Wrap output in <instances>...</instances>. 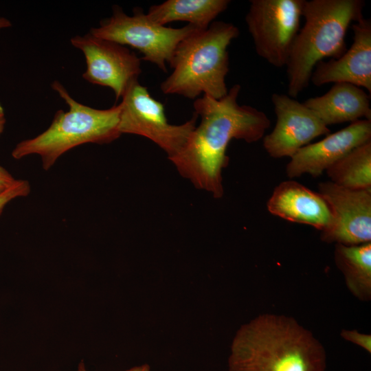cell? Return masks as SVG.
Instances as JSON below:
<instances>
[{"label": "cell", "mask_w": 371, "mask_h": 371, "mask_svg": "<svg viewBox=\"0 0 371 371\" xmlns=\"http://www.w3.org/2000/svg\"><path fill=\"white\" fill-rule=\"evenodd\" d=\"M240 89V85H234L219 100L207 95L196 99L194 113L201 117V122L183 147L168 158L196 188L217 199L223 195L222 170L229 163L226 151L229 142L233 139L256 142L271 125L263 111L238 104Z\"/></svg>", "instance_id": "cell-1"}, {"label": "cell", "mask_w": 371, "mask_h": 371, "mask_svg": "<svg viewBox=\"0 0 371 371\" xmlns=\"http://www.w3.org/2000/svg\"><path fill=\"white\" fill-rule=\"evenodd\" d=\"M322 344L295 319L263 313L236 331L228 371H325Z\"/></svg>", "instance_id": "cell-2"}, {"label": "cell", "mask_w": 371, "mask_h": 371, "mask_svg": "<svg viewBox=\"0 0 371 371\" xmlns=\"http://www.w3.org/2000/svg\"><path fill=\"white\" fill-rule=\"evenodd\" d=\"M362 0L305 1V22L293 41L288 61V95L296 98L310 82L316 65L338 58L346 51L349 25L363 18Z\"/></svg>", "instance_id": "cell-3"}, {"label": "cell", "mask_w": 371, "mask_h": 371, "mask_svg": "<svg viewBox=\"0 0 371 371\" xmlns=\"http://www.w3.org/2000/svg\"><path fill=\"white\" fill-rule=\"evenodd\" d=\"M239 35L233 23L214 21L207 29L196 30L182 40L169 63L171 74L160 85L165 94L195 99L201 93L219 100L228 92L227 47Z\"/></svg>", "instance_id": "cell-4"}, {"label": "cell", "mask_w": 371, "mask_h": 371, "mask_svg": "<svg viewBox=\"0 0 371 371\" xmlns=\"http://www.w3.org/2000/svg\"><path fill=\"white\" fill-rule=\"evenodd\" d=\"M52 89L68 105L58 111L50 126L34 138L20 142L12 151L14 159L38 155L42 167L48 170L64 153L87 143L107 144L117 139L120 104L98 109L74 100L64 86L55 80Z\"/></svg>", "instance_id": "cell-5"}, {"label": "cell", "mask_w": 371, "mask_h": 371, "mask_svg": "<svg viewBox=\"0 0 371 371\" xmlns=\"http://www.w3.org/2000/svg\"><path fill=\"white\" fill-rule=\"evenodd\" d=\"M196 30H199L190 24L181 28L156 24L142 8H134L133 16H128L120 7L114 6L111 16L101 21L89 33L137 49L143 54L142 60L166 72V64L170 62L179 43Z\"/></svg>", "instance_id": "cell-6"}, {"label": "cell", "mask_w": 371, "mask_h": 371, "mask_svg": "<svg viewBox=\"0 0 371 371\" xmlns=\"http://www.w3.org/2000/svg\"><path fill=\"white\" fill-rule=\"evenodd\" d=\"M119 131L122 134L145 137L158 145L168 155H175L184 145L196 126L198 115L182 124L168 122L164 105L153 98L148 89L137 80L132 82L122 97Z\"/></svg>", "instance_id": "cell-7"}, {"label": "cell", "mask_w": 371, "mask_h": 371, "mask_svg": "<svg viewBox=\"0 0 371 371\" xmlns=\"http://www.w3.org/2000/svg\"><path fill=\"white\" fill-rule=\"evenodd\" d=\"M305 0H251L245 16L258 56L276 67L286 66L300 30Z\"/></svg>", "instance_id": "cell-8"}, {"label": "cell", "mask_w": 371, "mask_h": 371, "mask_svg": "<svg viewBox=\"0 0 371 371\" xmlns=\"http://www.w3.org/2000/svg\"><path fill=\"white\" fill-rule=\"evenodd\" d=\"M317 188L330 212L321 240L348 246L371 243V190L348 189L331 181L321 182Z\"/></svg>", "instance_id": "cell-9"}, {"label": "cell", "mask_w": 371, "mask_h": 371, "mask_svg": "<svg viewBox=\"0 0 371 371\" xmlns=\"http://www.w3.org/2000/svg\"><path fill=\"white\" fill-rule=\"evenodd\" d=\"M70 41L85 56L83 78L90 83L109 87L116 100L122 97L129 85L142 73L141 60L126 46L89 32L75 36Z\"/></svg>", "instance_id": "cell-10"}, {"label": "cell", "mask_w": 371, "mask_h": 371, "mask_svg": "<svg viewBox=\"0 0 371 371\" xmlns=\"http://www.w3.org/2000/svg\"><path fill=\"white\" fill-rule=\"evenodd\" d=\"M277 121L273 131L263 138V147L273 158L291 157L313 139L330 131L303 102L288 95L271 96Z\"/></svg>", "instance_id": "cell-11"}, {"label": "cell", "mask_w": 371, "mask_h": 371, "mask_svg": "<svg viewBox=\"0 0 371 371\" xmlns=\"http://www.w3.org/2000/svg\"><path fill=\"white\" fill-rule=\"evenodd\" d=\"M371 141V120L362 119L330 133L323 139L299 149L286 166L292 179L308 174L320 176L330 166L355 148Z\"/></svg>", "instance_id": "cell-12"}, {"label": "cell", "mask_w": 371, "mask_h": 371, "mask_svg": "<svg viewBox=\"0 0 371 371\" xmlns=\"http://www.w3.org/2000/svg\"><path fill=\"white\" fill-rule=\"evenodd\" d=\"M354 36L350 47L339 58L321 61L311 77L316 87L344 82L371 93V21L361 18L352 24Z\"/></svg>", "instance_id": "cell-13"}, {"label": "cell", "mask_w": 371, "mask_h": 371, "mask_svg": "<svg viewBox=\"0 0 371 371\" xmlns=\"http://www.w3.org/2000/svg\"><path fill=\"white\" fill-rule=\"evenodd\" d=\"M267 207L274 216L321 232L330 221L328 205L319 193L293 180L282 181L275 188Z\"/></svg>", "instance_id": "cell-14"}, {"label": "cell", "mask_w": 371, "mask_h": 371, "mask_svg": "<svg viewBox=\"0 0 371 371\" xmlns=\"http://www.w3.org/2000/svg\"><path fill=\"white\" fill-rule=\"evenodd\" d=\"M370 96L360 87L339 82L325 94L310 98L303 104L328 126L362 119L371 120Z\"/></svg>", "instance_id": "cell-15"}, {"label": "cell", "mask_w": 371, "mask_h": 371, "mask_svg": "<svg viewBox=\"0 0 371 371\" xmlns=\"http://www.w3.org/2000/svg\"><path fill=\"white\" fill-rule=\"evenodd\" d=\"M229 3V0H168L151 6L146 15L160 25L186 21L199 30H205Z\"/></svg>", "instance_id": "cell-16"}, {"label": "cell", "mask_w": 371, "mask_h": 371, "mask_svg": "<svg viewBox=\"0 0 371 371\" xmlns=\"http://www.w3.org/2000/svg\"><path fill=\"white\" fill-rule=\"evenodd\" d=\"M334 259L353 296L361 302H370L371 243L350 246L335 244Z\"/></svg>", "instance_id": "cell-17"}, {"label": "cell", "mask_w": 371, "mask_h": 371, "mask_svg": "<svg viewBox=\"0 0 371 371\" xmlns=\"http://www.w3.org/2000/svg\"><path fill=\"white\" fill-rule=\"evenodd\" d=\"M331 182L352 190H371V141L351 150L326 170Z\"/></svg>", "instance_id": "cell-18"}, {"label": "cell", "mask_w": 371, "mask_h": 371, "mask_svg": "<svg viewBox=\"0 0 371 371\" xmlns=\"http://www.w3.org/2000/svg\"><path fill=\"white\" fill-rule=\"evenodd\" d=\"M30 192V183L27 180L17 179L10 188L0 194V215L11 201L18 197L26 196Z\"/></svg>", "instance_id": "cell-19"}, {"label": "cell", "mask_w": 371, "mask_h": 371, "mask_svg": "<svg viewBox=\"0 0 371 371\" xmlns=\"http://www.w3.org/2000/svg\"><path fill=\"white\" fill-rule=\"evenodd\" d=\"M341 337L346 341H350L363 350L371 353V335L357 331V330L343 329L340 333Z\"/></svg>", "instance_id": "cell-20"}, {"label": "cell", "mask_w": 371, "mask_h": 371, "mask_svg": "<svg viewBox=\"0 0 371 371\" xmlns=\"http://www.w3.org/2000/svg\"><path fill=\"white\" fill-rule=\"evenodd\" d=\"M17 179L0 166V194L10 188Z\"/></svg>", "instance_id": "cell-21"}, {"label": "cell", "mask_w": 371, "mask_h": 371, "mask_svg": "<svg viewBox=\"0 0 371 371\" xmlns=\"http://www.w3.org/2000/svg\"><path fill=\"white\" fill-rule=\"evenodd\" d=\"M77 371H87L85 367V364L82 361H81L78 363ZM126 371H150V368L148 364L144 363L138 366H135L129 368Z\"/></svg>", "instance_id": "cell-22"}, {"label": "cell", "mask_w": 371, "mask_h": 371, "mask_svg": "<svg viewBox=\"0 0 371 371\" xmlns=\"http://www.w3.org/2000/svg\"><path fill=\"white\" fill-rule=\"evenodd\" d=\"M5 124V116L4 109L0 102V135L3 132Z\"/></svg>", "instance_id": "cell-23"}, {"label": "cell", "mask_w": 371, "mask_h": 371, "mask_svg": "<svg viewBox=\"0 0 371 371\" xmlns=\"http://www.w3.org/2000/svg\"><path fill=\"white\" fill-rule=\"evenodd\" d=\"M12 25L9 19L0 16V29L7 28Z\"/></svg>", "instance_id": "cell-24"}]
</instances>
